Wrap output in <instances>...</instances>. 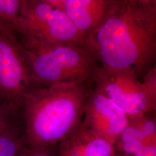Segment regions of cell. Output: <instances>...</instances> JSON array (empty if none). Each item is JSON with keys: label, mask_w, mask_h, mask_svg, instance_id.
<instances>
[{"label": "cell", "mask_w": 156, "mask_h": 156, "mask_svg": "<svg viewBox=\"0 0 156 156\" xmlns=\"http://www.w3.org/2000/svg\"><path fill=\"white\" fill-rule=\"evenodd\" d=\"M82 46L100 67L142 78L156 66V0H112Z\"/></svg>", "instance_id": "6da1fadb"}, {"label": "cell", "mask_w": 156, "mask_h": 156, "mask_svg": "<svg viewBox=\"0 0 156 156\" xmlns=\"http://www.w3.org/2000/svg\"><path fill=\"white\" fill-rule=\"evenodd\" d=\"M91 82L57 84L48 88L31 87L20 107L27 147L55 146L80 126Z\"/></svg>", "instance_id": "7a4b0ae2"}, {"label": "cell", "mask_w": 156, "mask_h": 156, "mask_svg": "<svg viewBox=\"0 0 156 156\" xmlns=\"http://www.w3.org/2000/svg\"><path fill=\"white\" fill-rule=\"evenodd\" d=\"M17 38L26 57L31 87L93 82L99 66L82 45L50 44L23 35Z\"/></svg>", "instance_id": "3957f363"}, {"label": "cell", "mask_w": 156, "mask_h": 156, "mask_svg": "<svg viewBox=\"0 0 156 156\" xmlns=\"http://www.w3.org/2000/svg\"><path fill=\"white\" fill-rule=\"evenodd\" d=\"M131 73L99 66L93 82L95 89L119 106L128 118L155 113L156 66L142 78Z\"/></svg>", "instance_id": "277c9868"}, {"label": "cell", "mask_w": 156, "mask_h": 156, "mask_svg": "<svg viewBox=\"0 0 156 156\" xmlns=\"http://www.w3.org/2000/svg\"><path fill=\"white\" fill-rule=\"evenodd\" d=\"M50 44L82 45L84 37L49 0H22L19 34Z\"/></svg>", "instance_id": "5b68a950"}, {"label": "cell", "mask_w": 156, "mask_h": 156, "mask_svg": "<svg viewBox=\"0 0 156 156\" xmlns=\"http://www.w3.org/2000/svg\"><path fill=\"white\" fill-rule=\"evenodd\" d=\"M31 87L28 66L18 40L0 35V102L20 109Z\"/></svg>", "instance_id": "8992f818"}, {"label": "cell", "mask_w": 156, "mask_h": 156, "mask_svg": "<svg viewBox=\"0 0 156 156\" xmlns=\"http://www.w3.org/2000/svg\"><path fill=\"white\" fill-rule=\"evenodd\" d=\"M128 118L113 101L92 88L82 124L113 146L128 124Z\"/></svg>", "instance_id": "52a82bcc"}, {"label": "cell", "mask_w": 156, "mask_h": 156, "mask_svg": "<svg viewBox=\"0 0 156 156\" xmlns=\"http://www.w3.org/2000/svg\"><path fill=\"white\" fill-rule=\"evenodd\" d=\"M49 1L65 13L85 39L103 21L112 0H49Z\"/></svg>", "instance_id": "ba28073f"}, {"label": "cell", "mask_w": 156, "mask_h": 156, "mask_svg": "<svg viewBox=\"0 0 156 156\" xmlns=\"http://www.w3.org/2000/svg\"><path fill=\"white\" fill-rule=\"evenodd\" d=\"M112 145L82 124L69 138L58 144L56 156H115Z\"/></svg>", "instance_id": "9c48e42d"}, {"label": "cell", "mask_w": 156, "mask_h": 156, "mask_svg": "<svg viewBox=\"0 0 156 156\" xmlns=\"http://www.w3.org/2000/svg\"><path fill=\"white\" fill-rule=\"evenodd\" d=\"M26 147L22 117L19 112L0 134V156H19Z\"/></svg>", "instance_id": "30bf717a"}, {"label": "cell", "mask_w": 156, "mask_h": 156, "mask_svg": "<svg viewBox=\"0 0 156 156\" xmlns=\"http://www.w3.org/2000/svg\"><path fill=\"white\" fill-rule=\"evenodd\" d=\"M22 0H0V35L16 40Z\"/></svg>", "instance_id": "8fae6325"}, {"label": "cell", "mask_w": 156, "mask_h": 156, "mask_svg": "<svg viewBox=\"0 0 156 156\" xmlns=\"http://www.w3.org/2000/svg\"><path fill=\"white\" fill-rule=\"evenodd\" d=\"M20 111V109L0 102V128L8 122Z\"/></svg>", "instance_id": "7c38bea8"}, {"label": "cell", "mask_w": 156, "mask_h": 156, "mask_svg": "<svg viewBox=\"0 0 156 156\" xmlns=\"http://www.w3.org/2000/svg\"><path fill=\"white\" fill-rule=\"evenodd\" d=\"M53 147L41 149H30L26 147L19 156H56Z\"/></svg>", "instance_id": "4fadbf2b"}, {"label": "cell", "mask_w": 156, "mask_h": 156, "mask_svg": "<svg viewBox=\"0 0 156 156\" xmlns=\"http://www.w3.org/2000/svg\"><path fill=\"white\" fill-rule=\"evenodd\" d=\"M14 117H15V116H14ZM13 118H12L11 119V120H9V121L8 122H7V123H6L5 124H4V126H3L2 127H1L0 128V134H1V133L2 132V131L4 130V128H5V126H6V124H7L8 123H9V122H10V121Z\"/></svg>", "instance_id": "5bb4252c"}, {"label": "cell", "mask_w": 156, "mask_h": 156, "mask_svg": "<svg viewBox=\"0 0 156 156\" xmlns=\"http://www.w3.org/2000/svg\"><path fill=\"white\" fill-rule=\"evenodd\" d=\"M115 156H116V154H115Z\"/></svg>", "instance_id": "9a60e30c"}]
</instances>
